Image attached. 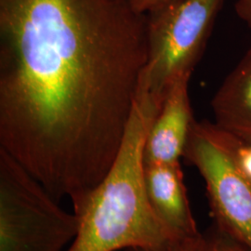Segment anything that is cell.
<instances>
[{"instance_id": "obj_1", "label": "cell", "mask_w": 251, "mask_h": 251, "mask_svg": "<svg viewBox=\"0 0 251 251\" xmlns=\"http://www.w3.org/2000/svg\"><path fill=\"white\" fill-rule=\"evenodd\" d=\"M126 0H0V148L58 202L117 158L147 62Z\"/></svg>"}, {"instance_id": "obj_2", "label": "cell", "mask_w": 251, "mask_h": 251, "mask_svg": "<svg viewBox=\"0 0 251 251\" xmlns=\"http://www.w3.org/2000/svg\"><path fill=\"white\" fill-rule=\"evenodd\" d=\"M115 163L105 178L74 198L79 226L65 251H161L179 239L153 211L144 185V144L160 106L143 82Z\"/></svg>"}, {"instance_id": "obj_3", "label": "cell", "mask_w": 251, "mask_h": 251, "mask_svg": "<svg viewBox=\"0 0 251 251\" xmlns=\"http://www.w3.org/2000/svg\"><path fill=\"white\" fill-rule=\"evenodd\" d=\"M75 213L0 148V251H63L78 232Z\"/></svg>"}, {"instance_id": "obj_4", "label": "cell", "mask_w": 251, "mask_h": 251, "mask_svg": "<svg viewBox=\"0 0 251 251\" xmlns=\"http://www.w3.org/2000/svg\"><path fill=\"white\" fill-rule=\"evenodd\" d=\"M224 0H170L146 15L148 44L143 80L162 102L175 82L191 76Z\"/></svg>"}, {"instance_id": "obj_5", "label": "cell", "mask_w": 251, "mask_h": 251, "mask_svg": "<svg viewBox=\"0 0 251 251\" xmlns=\"http://www.w3.org/2000/svg\"><path fill=\"white\" fill-rule=\"evenodd\" d=\"M243 142L215 122L195 120L182 157L205 181L214 225L251 250V179L238 161Z\"/></svg>"}, {"instance_id": "obj_6", "label": "cell", "mask_w": 251, "mask_h": 251, "mask_svg": "<svg viewBox=\"0 0 251 251\" xmlns=\"http://www.w3.org/2000/svg\"><path fill=\"white\" fill-rule=\"evenodd\" d=\"M191 76H183L168 91L146 137L144 163H176L183 156L193 116L189 97Z\"/></svg>"}, {"instance_id": "obj_7", "label": "cell", "mask_w": 251, "mask_h": 251, "mask_svg": "<svg viewBox=\"0 0 251 251\" xmlns=\"http://www.w3.org/2000/svg\"><path fill=\"white\" fill-rule=\"evenodd\" d=\"M144 185L153 211L176 236L188 238L200 233L179 162L144 163Z\"/></svg>"}, {"instance_id": "obj_8", "label": "cell", "mask_w": 251, "mask_h": 251, "mask_svg": "<svg viewBox=\"0 0 251 251\" xmlns=\"http://www.w3.org/2000/svg\"><path fill=\"white\" fill-rule=\"evenodd\" d=\"M215 123L250 144L251 140V46L225 78L211 101Z\"/></svg>"}, {"instance_id": "obj_9", "label": "cell", "mask_w": 251, "mask_h": 251, "mask_svg": "<svg viewBox=\"0 0 251 251\" xmlns=\"http://www.w3.org/2000/svg\"><path fill=\"white\" fill-rule=\"evenodd\" d=\"M196 251H251L250 248L215 225L198 236Z\"/></svg>"}, {"instance_id": "obj_10", "label": "cell", "mask_w": 251, "mask_h": 251, "mask_svg": "<svg viewBox=\"0 0 251 251\" xmlns=\"http://www.w3.org/2000/svg\"><path fill=\"white\" fill-rule=\"evenodd\" d=\"M199 234L194 237L179 239L161 251H152V250H146L142 248H132V249H127L123 251H196Z\"/></svg>"}, {"instance_id": "obj_11", "label": "cell", "mask_w": 251, "mask_h": 251, "mask_svg": "<svg viewBox=\"0 0 251 251\" xmlns=\"http://www.w3.org/2000/svg\"><path fill=\"white\" fill-rule=\"evenodd\" d=\"M170 0H126L129 7L138 14L145 15Z\"/></svg>"}, {"instance_id": "obj_12", "label": "cell", "mask_w": 251, "mask_h": 251, "mask_svg": "<svg viewBox=\"0 0 251 251\" xmlns=\"http://www.w3.org/2000/svg\"><path fill=\"white\" fill-rule=\"evenodd\" d=\"M238 161L243 171L251 179V144L243 142L238 149Z\"/></svg>"}, {"instance_id": "obj_13", "label": "cell", "mask_w": 251, "mask_h": 251, "mask_svg": "<svg viewBox=\"0 0 251 251\" xmlns=\"http://www.w3.org/2000/svg\"><path fill=\"white\" fill-rule=\"evenodd\" d=\"M235 11L239 18L251 28V0H237Z\"/></svg>"}, {"instance_id": "obj_14", "label": "cell", "mask_w": 251, "mask_h": 251, "mask_svg": "<svg viewBox=\"0 0 251 251\" xmlns=\"http://www.w3.org/2000/svg\"><path fill=\"white\" fill-rule=\"evenodd\" d=\"M250 144H251V142H250Z\"/></svg>"}]
</instances>
